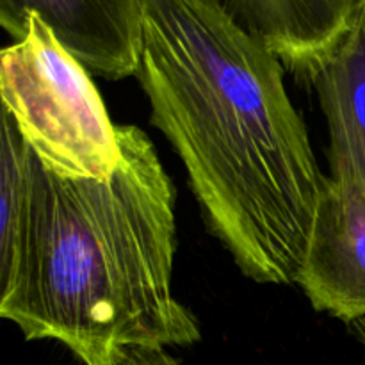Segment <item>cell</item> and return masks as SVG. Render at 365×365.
Returning a JSON list of instances; mask_svg holds the SVG:
<instances>
[{"label": "cell", "instance_id": "obj_4", "mask_svg": "<svg viewBox=\"0 0 365 365\" xmlns=\"http://www.w3.org/2000/svg\"><path fill=\"white\" fill-rule=\"evenodd\" d=\"M296 284L317 312L346 324L365 317V185L330 163Z\"/></svg>", "mask_w": 365, "mask_h": 365}, {"label": "cell", "instance_id": "obj_8", "mask_svg": "<svg viewBox=\"0 0 365 365\" xmlns=\"http://www.w3.org/2000/svg\"><path fill=\"white\" fill-rule=\"evenodd\" d=\"M29 187V146L2 110L0 141V277L9 271L20 237Z\"/></svg>", "mask_w": 365, "mask_h": 365}, {"label": "cell", "instance_id": "obj_9", "mask_svg": "<svg viewBox=\"0 0 365 365\" xmlns=\"http://www.w3.org/2000/svg\"><path fill=\"white\" fill-rule=\"evenodd\" d=\"M103 365H178L166 348L125 346L116 349Z\"/></svg>", "mask_w": 365, "mask_h": 365}, {"label": "cell", "instance_id": "obj_6", "mask_svg": "<svg viewBox=\"0 0 365 365\" xmlns=\"http://www.w3.org/2000/svg\"><path fill=\"white\" fill-rule=\"evenodd\" d=\"M287 70L303 75L348 31L365 0H216Z\"/></svg>", "mask_w": 365, "mask_h": 365}, {"label": "cell", "instance_id": "obj_2", "mask_svg": "<svg viewBox=\"0 0 365 365\" xmlns=\"http://www.w3.org/2000/svg\"><path fill=\"white\" fill-rule=\"evenodd\" d=\"M121 164L106 180L66 178L29 148V187L0 317L27 341L52 339L84 365L125 346L200 341L173 294L175 185L135 125L118 127Z\"/></svg>", "mask_w": 365, "mask_h": 365}, {"label": "cell", "instance_id": "obj_7", "mask_svg": "<svg viewBox=\"0 0 365 365\" xmlns=\"http://www.w3.org/2000/svg\"><path fill=\"white\" fill-rule=\"evenodd\" d=\"M303 77L312 82L330 132V163L351 166L365 185V2L348 31Z\"/></svg>", "mask_w": 365, "mask_h": 365}, {"label": "cell", "instance_id": "obj_1", "mask_svg": "<svg viewBox=\"0 0 365 365\" xmlns=\"http://www.w3.org/2000/svg\"><path fill=\"white\" fill-rule=\"evenodd\" d=\"M284 63L216 0H145L138 78L210 230L259 284H296L324 187Z\"/></svg>", "mask_w": 365, "mask_h": 365}, {"label": "cell", "instance_id": "obj_10", "mask_svg": "<svg viewBox=\"0 0 365 365\" xmlns=\"http://www.w3.org/2000/svg\"><path fill=\"white\" fill-rule=\"evenodd\" d=\"M348 330H349V334H351L353 337L360 342V344L365 346V317L364 319H356V321H353V323H349Z\"/></svg>", "mask_w": 365, "mask_h": 365}, {"label": "cell", "instance_id": "obj_3", "mask_svg": "<svg viewBox=\"0 0 365 365\" xmlns=\"http://www.w3.org/2000/svg\"><path fill=\"white\" fill-rule=\"evenodd\" d=\"M2 106L31 152L66 178H109L121 164L118 127L88 70L31 14L0 53Z\"/></svg>", "mask_w": 365, "mask_h": 365}, {"label": "cell", "instance_id": "obj_5", "mask_svg": "<svg viewBox=\"0 0 365 365\" xmlns=\"http://www.w3.org/2000/svg\"><path fill=\"white\" fill-rule=\"evenodd\" d=\"M36 14L88 71L109 81L138 75L145 0H0V24L14 38Z\"/></svg>", "mask_w": 365, "mask_h": 365}]
</instances>
